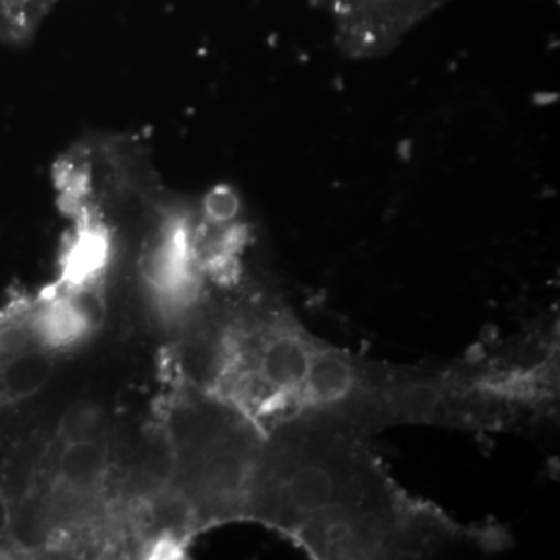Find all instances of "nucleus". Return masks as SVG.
Instances as JSON below:
<instances>
[{
  "instance_id": "1",
  "label": "nucleus",
  "mask_w": 560,
  "mask_h": 560,
  "mask_svg": "<svg viewBox=\"0 0 560 560\" xmlns=\"http://www.w3.org/2000/svg\"><path fill=\"white\" fill-rule=\"evenodd\" d=\"M370 438L330 419L291 420L268 431L249 517L313 559H423L493 550L503 541L401 489Z\"/></svg>"
},
{
  "instance_id": "2",
  "label": "nucleus",
  "mask_w": 560,
  "mask_h": 560,
  "mask_svg": "<svg viewBox=\"0 0 560 560\" xmlns=\"http://www.w3.org/2000/svg\"><path fill=\"white\" fill-rule=\"evenodd\" d=\"M213 346L210 385L265 434L298 419L382 430L404 383L401 368L335 348L285 312L226 329Z\"/></svg>"
},
{
  "instance_id": "3",
  "label": "nucleus",
  "mask_w": 560,
  "mask_h": 560,
  "mask_svg": "<svg viewBox=\"0 0 560 560\" xmlns=\"http://www.w3.org/2000/svg\"><path fill=\"white\" fill-rule=\"evenodd\" d=\"M349 54H381L448 0H320Z\"/></svg>"
},
{
  "instance_id": "4",
  "label": "nucleus",
  "mask_w": 560,
  "mask_h": 560,
  "mask_svg": "<svg viewBox=\"0 0 560 560\" xmlns=\"http://www.w3.org/2000/svg\"><path fill=\"white\" fill-rule=\"evenodd\" d=\"M54 372V360L39 349H25L3 361L0 368V396L27 399L44 388Z\"/></svg>"
},
{
  "instance_id": "5",
  "label": "nucleus",
  "mask_w": 560,
  "mask_h": 560,
  "mask_svg": "<svg viewBox=\"0 0 560 560\" xmlns=\"http://www.w3.org/2000/svg\"><path fill=\"white\" fill-rule=\"evenodd\" d=\"M106 469V455L98 441L72 442L66 444L60 464L58 480L66 489L75 492H90L97 488Z\"/></svg>"
},
{
  "instance_id": "6",
  "label": "nucleus",
  "mask_w": 560,
  "mask_h": 560,
  "mask_svg": "<svg viewBox=\"0 0 560 560\" xmlns=\"http://www.w3.org/2000/svg\"><path fill=\"white\" fill-rule=\"evenodd\" d=\"M61 2L62 0H0V40L13 46L27 44Z\"/></svg>"
},
{
  "instance_id": "7",
  "label": "nucleus",
  "mask_w": 560,
  "mask_h": 560,
  "mask_svg": "<svg viewBox=\"0 0 560 560\" xmlns=\"http://www.w3.org/2000/svg\"><path fill=\"white\" fill-rule=\"evenodd\" d=\"M103 430V411L94 404H77L60 420V436L65 444L98 441Z\"/></svg>"
},
{
  "instance_id": "8",
  "label": "nucleus",
  "mask_w": 560,
  "mask_h": 560,
  "mask_svg": "<svg viewBox=\"0 0 560 560\" xmlns=\"http://www.w3.org/2000/svg\"><path fill=\"white\" fill-rule=\"evenodd\" d=\"M20 551V541L14 539L10 534L0 533V558H10Z\"/></svg>"
},
{
  "instance_id": "9",
  "label": "nucleus",
  "mask_w": 560,
  "mask_h": 560,
  "mask_svg": "<svg viewBox=\"0 0 560 560\" xmlns=\"http://www.w3.org/2000/svg\"><path fill=\"white\" fill-rule=\"evenodd\" d=\"M11 511L9 500L0 492V533H5L10 528Z\"/></svg>"
}]
</instances>
